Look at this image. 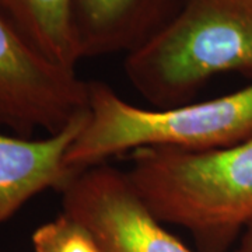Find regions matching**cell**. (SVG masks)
Here are the masks:
<instances>
[{
	"instance_id": "1",
	"label": "cell",
	"mask_w": 252,
	"mask_h": 252,
	"mask_svg": "<svg viewBox=\"0 0 252 252\" xmlns=\"http://www.w3.org/2000/svg\"><path fill=\"white\" fill-rule=\"evenodd\" d=\"M126 174L156 217L185 228L199 252H225L252 223V137L207 152L142 147Z\"/></svg>"
},
{
	"instance_id": "2",
	"label": "cell",
	"mask_w": 252,
	"mask_h": 252,
	"mask_svg": "<svg viewBox=\"0 0 252 252\" xmlns=\"http://www.w3.org/2000/svg\"><path fill=\"white\" fill-rule=\"evenodd\" d=\"M125 73L160 108L187 104L220 73L252 79V0H185L164 27L126 54Z\"/></svg>"
},
{
	"instance_id": "3",
	"label": "cell",
	"mask_w": 252,
	"mask_h": 252,
	"mask_svg": "<svg viewBox=\"0 0 252 252\" xmlns=\"http://www.w3.org/2000/svg\"><path fill=\"white\" fill-rule=\"evenodd\" d=\"M252 137V84L221 97L146 109L90 81L87 121L66 156L72 172L142 147L207 152Z\"/></svg>"
},
{
	"instance_id": "4",
	"label": "cell",
	"mask_w": 252,
	"mask_h": 252,
	"mask_svg": "<svg viewBox=\"0 0 252 252\" xmlns=\"http://www.w3.org/2000/svg\"><path fill=\"white\" fill-rule=\"evenodd\" d=\"M90 81L48 61L0 13V127L54 135L87 109Z\"/></svg>"
},
{
	"instance_id": "5",
	"label": "cell",
	"mask_w": 252,
	"mask_h": 252,
	"mask_svg": "<svg viewBox=\"0 0 252 252\" xmlns=\"http://www.w3.org/2000/svg\"><path fill=\"white\" fill-rule=\"evenodd\" d=\"M58 192L63 213L86 225L104 252H193L162 225L126 171L105 162L87 167Z\"/></svg>"
},
{
	"instance_id": "6",
	"label": "cell",
	"mask_w": 252,
	"mask_h": 252,
	"mask_svg": "<svg viewBox=\"0 0 252 252\" xmlns=\"http://www.w3.org/2000/svg\"><path fill=\"white\" fill-rule=\"evenodd\" d=\"M87 121V109L42 139L0 132V224L45 189H59L73 172L66 156Z\"/></svg>"
},
{
	"instance_id": "7",
	"label": "cell",
	"mask_w": 252,
	"mask_h": 252,
	"mask_svg": "<svg viewBox=\"0 0 252 252\" xmlns=\"http://www.w3.org/2000/svg\"><path fill=\"white\" fill-rule=\"evenodd\" d=\"M185 0H74L83 59L132 52L164 27Z\"/></svg>"
},
{
	"instance_id": "8",
	"label": "cell",
	"mask_w": 252,
	"mask_h": 252,
	"mask_svg": "<svg viewBox=\"0 0 252 252\" xmlns=\"http://www.w3.org/2000/svg\"><path fill=\"white\" fill-rule=\"evenodd\" d=\"M0 13L48 61L76 72L83 58L74 27V0H0Z\"/></svg>"
},
{
	"instance_id": "9",
	"label": "cell",
	"mask_w": 252,
	"mask_h": 252,
	"mask_svg": "<svg viewBox=\"0 0 252 252\" xmlns=\"http://www.w3.org/2000/svg\"><path fill=\"white\" fill-rule=\"evenodd\" d=\"M35 252H104L98 240L74 217L63 213L32 234Z\"/></svg>"
},
{
	"instance_id": "10",
	"label": "cell",
	"mask_w": 252,
	"mask_h": 252,
	"mask_svg": "<svg viewBox=\"0 0 252 252\" xmlns=\"http://www.w3.org/2000/svg\"><path fill=\"white\" fill-rule=\"evenodd\" d=\"M235 252H252V223L244 230Z\"/></svg>"
}]
</instances>
